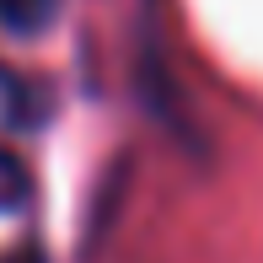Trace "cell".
<instances>
[{
	"label": "cell",
	"instance_id": "obj_1",
	"mask_svg": "<svg viewBox=\"0 0 263 263\" xmlns=\"http://www.w3.org/2000/svg\"><path fill=\"white\" fill-rule=\"evenodd\" d=\"M43 107H49V97H43L38 86H32L27 76H11V70H0V118L6 124H38Z\"/></svg>",
	"mask_w": 263,
	"mask_h": 263
},
{
	"label": "cell",
	"instance_id": "obj_2",
	"mask_svg": "<svg viewBox=\"0 0 263 263\" xmlns=\"http://www.w3.org/2000/svg\"><path fill=\"white\" fill-rule=\"evenodd\" d=\"M59 16V0H0V27L11 38H38Z\"/></svg>",
	"mask_w": 263,
	"mask_h": 263
},
{
	"label": "cell",
	"instance_id": "obj_3",
	"mask_svg": "<svg viewBox=\"0 0 263 263\" xmlns=\"http://www.w3.org/2000/svg\"><path fill=\"white\" fill-rule=\"evenodd\" d=\"M32 199V172L11 145H0V215H16Z\"/></svg>",
	"mask_w": 263,
	"mask_h": 263
},
{
	"label": "cell",
	"instance_id": "obj_4",
	"mask_svg": "<svg viewBox=\"0 0 263 263\" xmlns=\"http://www.w3.org/2000/svg\"><path fill=\"white\" fill-rule=\"evenodd\" d=\"M0 263H49V253L43 247H16V253H6Z\"/></svg>",
	"mask_w": 263,
	"mask_h": 263
}]
</instances>
